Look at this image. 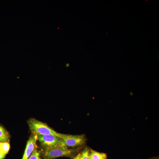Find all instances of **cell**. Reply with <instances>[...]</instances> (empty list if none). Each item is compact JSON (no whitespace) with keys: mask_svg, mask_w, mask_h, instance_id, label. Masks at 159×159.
I'll use <instances>...</instances> for the list:
<instances>
[{"mask_svg":"<svg viewBox=\"0 0 159 159\" xmlns=\"http://www.w3.org/2000/svg\"><path fill=\"white\" fill-rule=\"evenodd\" d=\"M9 141L1 142V150L6 154L8 153L10 148V145Z\"/></svg>","mask_w":159,"mask_h":159,"instance_id":"ba28073f","label":"cell"},{"mask_svg":"<svg viewBox=\"0 0 159 159\" xmlns=\"http://www.w3.org/2000/svg\"><path fill=\"white\" fill-rule=\"evenodd\" d=\"M0 142H1V140L0 139Z\"/></svg>","mask_w":159,"mask_h":159,"instance_id":"9a60e30c","label":"cell"},{"mask_svg":"<svg viewBox=\"0 0 159 159\" xmlns=\"http://www.w3.org/2000/svg\"><path fill=\"white\" fill-rule=\"evenodd\" d=\"M64 144L67 147H74L82 145L85 141L83 135H65L62 138Z\"/></svg>","mask_w":159,"mask_h":159,"instance_id":"277c9868","label":"cell"},{"mask_svg":"<svg viewBox=\"0 0 159 159\" xmlns=\"http://www.w3.org/2000/svg\"><path fill=\"white\" fill-rule=\"evenodd\" d=\"M150 159H158V158H150Z\"/></svg>","mask_w":159,"mask_h":159,"instance_id":"5bb4252c","label":"cell"},{"mask_svg":"<svg viewBox=\"0 0 159 159\" xmlns=\"http://www.w3.org/2000/svg\"><path fill=\"white\" fill-rule=\"evenodd\" d=\"M107 156L104 153H100L92 150L90 152V159H106Z\"/></svg>","mask_w":159,"mask_h":159,"instance_id":"8992f818","label":"cell"},{"mask_svg":"<svg viewBox=\"0 0 159 159\" xmlns=\"http://www.w3.org/2000/svg\"><path fill=\"white\" fill-rule=\"evenodd\" d=\"M27 122L30 130L33 135H51L62 139L65 135L57 132L46 124L34 118H31L28 120Z\"/></svg>","mask_w":159,"mask_h":159,"instance_id":"6da1fadb","label":"cell"},{"mask_svg":"<svg viewBox=\"0 0 159 159\" xmlns=\"http://www.w3.org/2000/svg\"><path fill=\"white\" fill-rule=\"evenodd\" d=\"M37 135L38 140L45 148L65 145L62 139L57 136L51 135Z\"/></svg>","mask_w":159,"mask_h":159,"instance_id":"3957f363","label":"cell"},{"mask_svg":"<svg viewBox=\"0 0 159 159\" xmlns=\"http://www.w3.org/2000/svg\"><path fill=\"white\" fill-rule=\"evenodd\" d=\"M6 155V154L2 151H0V159H4Z\"/></svg>","mask_w":159,"mask_h":159,"instance_id":"8fae6325","label":"cell"},{"mask_svg":"<svg viewBox=\"0 0 159 159\" xmlns=\"http://www.w3.org/2000/svg\"><path fill=\"white\" fill-rule=\"evenodd\" d=\"M38 136L36 135L31 136L27 141L25 151L22 159H28L33 150L37 147Z\"/></svg>","mask_w":159,"mask_h":159,"instance_id":"5b68a950","label":"cell"},{"mask_svg":"<svg viewBox=\"0 0 159 159\" xmlns=\"http://www.w3.org/2000/svg\"><path fill=\"white\" fill-rule=\"evenodd\" d=\"M9 135L8 131L0 125V139L1 142L9 141Z\"/></svg>","mask_w":159,"mask_h":159,"instance_id":"52a82bcc","label":"cell"},{"mask_svg":"<svg viewBox=\"0 0 159 159\" xmlns=\"http://www.w3.org/2000/svg\"><path fill=\"white\" fill-rule=\"evenodd\" d=\"M1 142H0V151L1 150Z\"/></svg>","mask_w":159,"mask_h":159,"instance_id":"4fadbf2b","label":"cell"},{"mask_svg":"<svg viewBox=\"0 0 159 159\" xmlns=\"http://www.w3.org/2000/svg\"><path fill=\"white\" fill-rule=\"evenodd\" d=\"M81 159H90V152L87 148H86L81 154Z\"/></svg>","mask_w":159,"mask_h":159,"instance_id":"30bf717a","label":"cell"},{"mask_svg":"<svg viewBox=\"0 0 159 159\" xmlns=\"http://www.w3.org/2000/svg\"><path fill=\"white\" fill-rule=\"evenodd\" d=\"M74 150L69 149L65 145L45 148L42 152L45 159H54L61 157H69L72 155Z\"/></svg>","mask_w":159,"mask_h":159,"instance_id":"7a4b0ae2","label":"cell"},{"mask_svg":"<svg viewBox=\"0 0 159 159\" xmlns=\"http://www.w3.org/2000/svg\"><path fill=\"white\" fill-rule=\"evenodd\" d=\"M74 159H81V154H78L74 158Z\"/></svg>","mask_w":159,"mask_h":159,"instance_id":"7c38bea8","label":"cell"},{"mask_svg":"<svg viewBox=\"0 0 159 159\" xmlns=\"http://www.w3.org/2000/svg\"><path fill=\"white\" fill-rule=\"evenodd\" d=\"M28 159H42L40 157V153L36 147Z\"/></svg>","mask_w":159,"mask_h":159,"instance_id":"9c48e42d","label":"cell"}]
</instances>
